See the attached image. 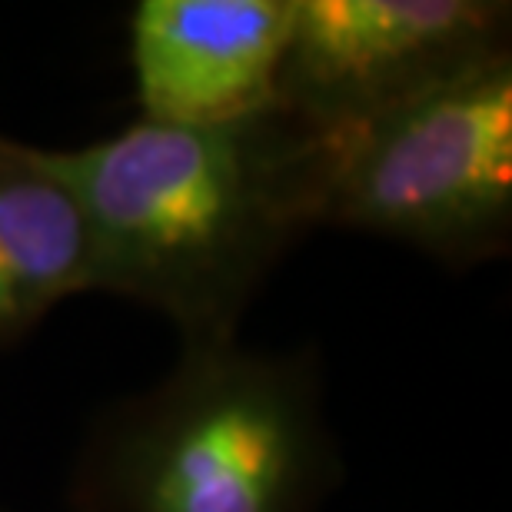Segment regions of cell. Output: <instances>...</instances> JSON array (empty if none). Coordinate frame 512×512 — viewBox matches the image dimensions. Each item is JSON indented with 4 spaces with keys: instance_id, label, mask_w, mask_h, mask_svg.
Listing matches in <instances>:
<instances>
[{
    "instance_id": "obj_6",
    "label": "cell",
    "mask_w": 512,
    "mask_h": 512,
    "mask_svg": "<svg viewBox=\"0 0 512 512\" xmlns=\"http://www.w3.org/2000/svg\"><path fill=\"white\" fill-rule=\"evenodd\" d=\"M84 293H94V250L74 193L37 143L0 133V350Z\"/></svg>"
},
{
    "instance_id": "obj_1",
    "label": "cell",
    "mask_w": 512,
    "mask_h": 512,
    "mask_svg": "<svg viewBox=\"0 0 512 512\" xmlns=\"http://www.w3.org/2000/svg\"><path fill=\"white\" fill-rule=\"evenodd\" d=\"M37 153L84 213L94 293L163 316L183 346L237 340L283 256L323 230L326 140L280 107L220 127L140 117Z\"/></svg>"
},
{
    "instance_id": "obj_4",
    "label": "cell",
    "mask_w": 512,
    "mask_h": 512,
    "mask_svg": "<svg viewBox=\"0 0 512 512\" xmlns=\"http://www.w3.org/2000/svg\"><path fill=\"white\" fill-rule=\"evenodd\" d=\"M506 50L503 0H293L276 107L316 133L356 130Z\"/></svg>"
},
{
    "instance_id": "obj_3",
    "label": "cell",
    "mask_w": 512,
    "mask_h": 512,
    "mask_svg": "<svg viewBox=\"0 0 512 512\" xmlns=\"http://www.w3.org/2000/svg\"><path fill=\"white\" fill-rule=\"evenodd\" d=\"M326 140L323 227L469 270L512 247V50Z\"/></svg>"
},
{
    "instance_id": "obj_5",
    "label": "cell",
    "mask_w": 512,
    "mask_h": 512,
    "mask_svg": "<svg viewBox=\"0 0 512 512\" xmlns=\"http://www.w3.org/2000/svg\"><path fill=\"white\" fill-rule=\"evenodd\" d=\"M293 0H140L127 57L147 120L237 124L276 107Z\"/></svg>"
},
{
    "instance_id": "obj_2",
    "label": "cell",
    "mask_w": 512,
    "mask_h": 512,
    "mask_svg": "<svg viewBox=\"0 0 512 512\" xmlns=\"http://www.w3.org/2000/svg\"><path fill=\"white\" fill-rule=\"evenodd\" d=\"M343 483L316 346H183L90 423L67 512H323Z\"/></svg>"
}]
</instances>
